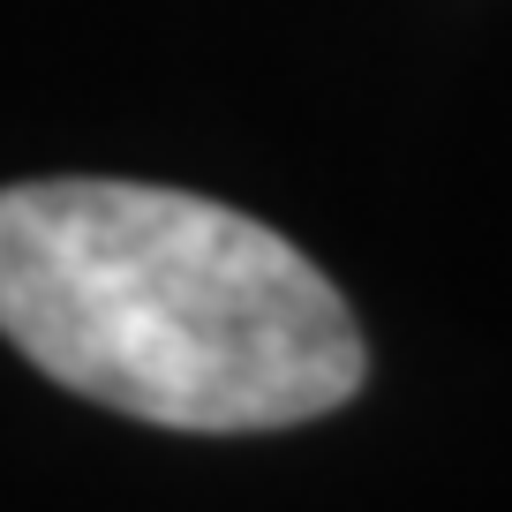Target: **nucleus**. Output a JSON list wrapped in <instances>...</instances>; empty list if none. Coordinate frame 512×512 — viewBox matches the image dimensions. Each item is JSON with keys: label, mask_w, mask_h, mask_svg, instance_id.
Here are the masks:
<instances>
[{"label": "nucleus", "mask_w": 512, "mask_h": 512, "mask_svg": "<svg viewBox=\"0 0 512 512\" xmlns=\"http://www.w3.org/2000/svg\"><path fill=\"white\" fill-rule=\"evenodd\" d=\"M0 339L151 430H294L369 377L332 279L234 204L151 181L0 189Z\"/></svg>", "instance_id": "obj_1"}]
</instances>
